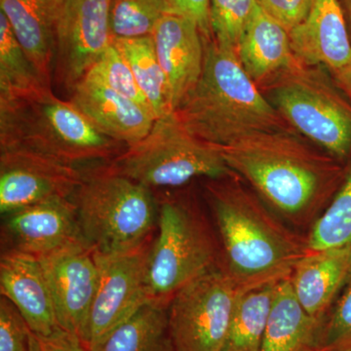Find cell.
<instances>
[{
	"mask_svg": "<svg viewBox=\"0 0 351 351\" xmlns=\"http://www.w3.org/2000/svg\"><path fill=\"white\" fill-rule=\"evenodd\" d=\"M219 149L230 171L298 228L313 226L346 173L339 160L311 147L291 129L254 134Z\"/></svg>",
	"mask_w": 351,
	"mask_h": 351,
	"instance_id": "6da1fadb",
	"label": "cell"
},
{
	"mask_svg": "<svg viewBox=\"0 0 351 351\" xmlns=\"http://www.w3.org/2000/svg\"><path fill=\"white\" fill-rule=\"evenodd\" d=\"M206 195L223 248L221 267L240 292L285 280L308 253L307 237L289 228L234 173L210 180Z\"/></svg>",
	"mask_w": 351,
	"mask_h": 351,
	"instance_id": "7a4b0ae2",
	"label": "cell"
},
{
	"mask_svg": "<svg viewBox=\"0 0 351 351\" xmlns=\"http://www.w3.org/2000/svg\"><path fill=\"white\" fill-rule=\"evenodd\" d=\"M174 112L191 134L219 147L254 134L293 130L247 75L237 51L214 39L205 43L199 82Z\"/></svg>",
	"mask_w": 351,
	"mask_h": 351,
	"instance_id": "3957f363",
	"label": "cell"
},
{
	"mask_svg": "<svg viewBox=\"0 0 351 351\" xmlns=\"http://www.w3.org/2000/svg\"><path fill=\"white\" fill-rule=\"evenodd\" d=\"M125 147L51 88L27 98L0 100V149H23L82 168L108 163Z\"/></svg>",
	"mask_w": 351,
	"mask_h": 351,
	"instance_id": "277c9868",
	"label": "cell"
},
{
	"mask_svg": "<svg viewBox=\"0 0 351 351\" xmlns=\"http://www.w3.org/2000/svg\"><path fill=\"white\" fill-rule=\"evenodd\" d=\"M71 199L82 239L94 252L117 253L152 239L158 219L154 193L107 164L84 168Z\"/></svg>",
	"mask_w": 351,
	"mask_h": 351,
	"instance_id": "5b68a950",
	"label": "cell"
},
{
	"mask_svg": "<svg viewBox=\"0 0 351 351\" xmlns=\"http://www.w3.org/2000/svg\"><path fill=\"white\" fill-rule=\"evenodd\" d=\"M260 89L293 130L337 160L351 156V100L326 69L297 60Z\"/></svg>",
	"mask_w": 351,
	"mask_h": 351,
	"instance_id": "8992f818",
	"label": "cell"
},
{
	"mask_svg": "<svg viewBox=\"0 0 351 351\" xmlns=\"http://www.w3.org/2000/svg\"><path fill=\"white\" fill-rule=\"evenodd\" d=\"M107 164L117 174L151 189H176L191 180L232 174L221 149L184 126L175 112L156 119L151 131Z\"/></svg>",
	"mask_w": 351,
	"mask_h": 351,
	"instance_id": "52a82bcc",
	"label": "cell"
},
{
	"mask_svg": "<svg viewBox=\"0 0 351 351\" xmlns=\"http://www.w3.org/2000/svg\"><path fill=\"white\" fill-rule=\"evenodd\" d=\"M158 203V234L147 265L149 302L169 306L176 293L218 265V244L206 219L189 201L165 197Z\"/></svg>",
	"mask_w": 351,
	"mask_h": 351,
	"instance_id": "ba28073f",
	"label": "cell"
},
{
	"mask_svg": "<svg viewBox=\"0 0 351 351\" xmlns=\"http://www.w3.org/2000/svg\"><path fill=\"white\" fill-rule=\"evenodd\" d=\"M240 293L221 267L180 289L168 306L178 351L223 350Z\"/></svg>",
	"mask_w": 351,
	"mask_h": 351,
	"instance_id": "9c48e42d",
	"label": "cell"
},
{
	"mask_svg": "<svg viewBox=\"0 0 351 351\" xmlns=\"http://www.w3.org/2000/svg\"><path fill=\"white\" fill-rule=\"evenodd\" d=\"M54 75L71 93L113 43L110 0H51Z\"/></svg>",
	"mask_w": 351,
	"mask_h": 351,
	"instance_id": "30bf717a",
	"label": "cell"
},
{
	"mask_svg": "<svg viewBox=\"0 0 351 351\" xmlns=\"http://www.w3.org/2000/svg\"><path fill=\"white\" fill-rule=\"evenodd\" d=\"M152 243L149 239L117 253L94 252L99 281L88 319L85 348L149 302L147 265Z\"/></svg>",
	"mask_w": 351,
	"mask_h": 351,
	"instance_id": "8fae6325",
	"label": "cell"
},
{
	"mask_svg": "<svg viewBox=\"0 0 351 351\" xmlns=\"http://www.w3.org/2000/svg\"><path fill=\"white\" fill-rule=\"evenodd\" d=\"M54 302L58 323L84 345L99 281L93 249L78 240L38 258Z\"/></svg>",
	"mask_w": 351,
	"mask_h": 351,
	"instance_id": "7c38bea8",
	"label": "cell"
},
{
	"mask_svg": "<svg viewBox=\"0 0 351 351\" xmlns=\"http://www.w3.org/2000/svg\"><path fill=\"white\" fill-rule=\"evenodd\" d=\"M0 212L57 198H71L83 179L84 168L23 151L0 149Z\"/></svg>",
	"mask_w": 351,
	"mask_h": 351,
	"instance_id": "4fadbf2b",
	"label": "cell"
},
{
	"mask_svg": "<svg viewBox=\"0 0 351 351\" xmlns=\"http://www.w3.org/2000/svg\"><path fill=\"white\" fill-rule=\"evenodd\" d=\"M157 57L165 76L173 112L199 82L204 66L205 40L193 21L165 14L152 34Z\"/></svg>",
	"mask_w": 351,
	"mask_h": 351,
	"instance_id": "5bb4252c",
	"label": "cell"
},
{
	"mask_svg": "<svg viewBox=\"0 0 351 351\" xmlns=\"http://www.w3.org/2000/svg\"><path fill=\"white\" fill-rule=\"evenodd\" d=\"M3 230L10 249L36 258L83 240L71 198L44 201L4 215Z\"/></svg>",
	"mask_w": 351,
	"mask_h": 351,
	"instance_id": "9a60e30c",
	"label": "cell"
},
{
	"mask_svg": "<svg viewBox=\"0 0 351 351\" xmlns=\"http://www.w3.org/2000/svg\"><path fill=\"white\" fill-rule=\"evenodd\" d=\"M290 34L295 59L331 75L351 64V38L339 0H313L306 19Z\"/></svg>",
	"mask_w": 351,
	"mask_h": 351,
	"instance_id": "2e32d148",
	"label": "cell"
},
{
	"mask_svg": "<svg viewBox=\"0 0 351 351\" xmlns=\"http://www.w3.org/2000/svg\"><path fill=\"white\" fill-rule=\"evenodd\" d=\"M0 292L17 307L38 337L62 329L38 258L13 249L4 251L0 258Z\"/></svg>",
	"mask_w": 351,
	"mask_h": 351,
	"instance_id": "e0dca14e",
	"label": "cell"
},
{
	"mask_svg": "<svg viewBox=\"0 0 351 351\" xmlns=\"http://www.w3.org/2000/svg\"><path fill=\"white\" fill-rule=\"evenodd\" d=\"M71 95L69 101L101 133L125 147L145 138L156 121L151 110L88 76Z\"/></svg>",
	"mask_w": 351,
	"mask_h": 351,
	"instance_id": "ac0fdd59",
	"label": "cell"
},
{
	"mask_svg": "<svg viewBox=\"0 0 351 351\" xmlns=\"http://www.w3.org/2000/svg\"><path fill=\"white\" fill-rule=\"evenodd\" d=\"M351 278V247L309 250L290 276L298 301L311 317L324 321Z\"/></svg>",
	"mask_w": 351,
	"mask_h": 351,
	"instance_id": "d6986e66",
	"label": "cell"
},
{
	"mask_svg": "<svg viewBox=\"0 0 351 351\" xmlns=\"http://www.w3.org/2000/svg\"><path fill=\"white\" fill-rule=\"evenodd\" d=\"M237 54L258 87L297 62L290 34L258 5L242 34Z\"/></svg>",
	"mask_w": 351,
	"mask_h": 351,
	"instance_id": "ffe728a7",
	"label": "cell"
},
{
	"mask_svg": "<svg viewBox=\"0 0 351 351\" xmlns=\"http://www.w3.org/2000/svg\"><path fill=\"white\" fill-rule=\"evenodd\" d=\"M0 12L39 75L51 86L55 57L51 0H0Z\"/></svg>",
	"mask_w": 351,
	"mask_h": 351,
	"instance_id": "44dd1931",
	"label": "cell"
},
{
	"mask_svg": "<svg viewBox=\"0 0 351 351\" xmlns=\"http://www.w3.org/2000/svg\"><path fill=\"white\" fill-rule=\"evenodd\" d=\"M322 323L304 311L289 277L277 284L261 351H313Z\"/></svg>",
	"mask_w": 351,
	"mask_h": 351,
	"instance_id": "7402d4cb",
	"label": "cell"
},
{
	"mask_svg": "<svg viewBox=\"0 0 351 351\" xmlns=\"http://www.w3.org/2000/svg\"><path fill=\"white\" fill-rule=\"evenodd\" d=\"M87 351H178L168 306L149 302L88 346Z\"/></svg>",
	"mask_w": 351,
	"mask_h": 351,
	"instance_id": "603a6c76",
	"label": "cell"
},
{
	"mask_svg": "<svg viewBox=\"0 0 351 351\" xmlns=\"http://www.w3.org/2000/svg\"><path fill=\"white\" fill-rule=\"evenodd\" d=\"M113 44L130 66L154 119H160L173 112L168 101L165 76L157 57L152 36L113 39Z\"/></svg>",
	"mask_w": 351,
	"mask_h": 351,
	"instance_id": "cb8c5ba5",
	"label": "cell"
},
{
	"mask_svg": "<svg viewBox=\"0 0 351 351\" xmlns=\"http://www.w3.org/2000/svg\"><path fill=\"white\" fill-rule=\"evenodd\" d=\"M277 284L240 293L221 351H261Z\"/></svg>",
	"mask_w": 351,
	"mask_h": 351,
	"instance_id": "d4e9b609",
	"label": "cell"
},
{
	"mask_svg": "<svg viewBox=\"0 0 351 351\" xmlns=\"http://www.w3.org/2000/svg\"><path fill=\"white\" fill-rule=\"evenodd\" d=\"M49 88L0 12V100L27 98Z\"/></svg>",
	"mask_w": 351,
	"mask_h": 351,
	"instance_id": "484cf974",
	"label": "cell"
},
{
	"mask_svg": "<svg viewBox=\"0 0 351 351\" xmlns=\"http://www.w3.org/2000/svg\"><path fill=\"white\" fill-rule=\"evenodd\" d=\"M309 250L351 247V162L343 182L307 235Z\"/></svg>",
	"mask_w": 351,
	"mask_h": 351,
	"instance_id": "4316f807",
	"label": "cell"
},
{
	"mask_svg": "<svg viewBox=\"0 0 351 351\" xmlns=\"http://www.w3.org/2000/svg\"><path fill=\"white\" fill-rule=\"evenodd\" d=\"M166 14L164 0H110V27L113 39L152 36Z\"/></svg>",
	"mask_w": 351,
	"mask_h": 351,
	"instance_id": "83f0119b",
	"label": "cell"
},
{
	"mask_svg": "<svg viewBox=\"0 0 351 351\" xmlns=\"http://www.w3.org/2000/svg\"><path fill=\"white\" fill-rule=\"evenodd\" d=\"M258 6V0H211L214 40L237 51Z\"/></svg>",
	"mask_w": 351,
	"mask_h": 351,
	"instance_id": "f1b7e54d",
	"label": "cell"
},
{
	"mask_svg": "<svg viewBox=\"0 0 351 351\" xmlns=\"http://www.w3.org/2000/svg\"><path fill=\"white\" fill-rule=\"evenodd\" d=\"M85 76L106 85L113 91L152 112L144 95L138 86L130 66L114 44L112 43L108 48Z\"/></svg>",
	"mask_w": 351,
	"mask_h": 351,
	"instance_id": "f546056e",
	"label": "cell"
},
{
	"mask_svg": "<svg viewBox=\"0 0 351 351\" xmlns=\"http://www.w3.org/2000/svg\"><path fill=\"white\" fill-rule=\"evenodd\" d=\"M351 350V278L331 314L325 317L313 351Z\"/></svg>",
	"mask_w": 351,
	"mask_h": 351,
	"instance_id": "4dcf8cb0",
	"label": "cell"
},
{
	"mask_svg": "<svg viewBox=\"0 0 351 351\" xmlns=\"http://www.w3.org/2000/svg\"><path fill=\"white\" fill-rule=\"evenodd\" d=\"M0 351H40L38 335L4 295L0 298Z\"/></svg>",
	"mask_w": 351,
	"mask_h": 351,
	"instance_id": "1f68e13d",
	"label": "cell"
},
{
	"mask_svg": "<svg viewBox=\"0 0 351 351\" xmlns=\"http://www.w3.org/2000/svg\"><path fill=\"white\" fill-rule=\"evenodd\" d=\"M166 14L182 16L199 27L205 43L214 39L211 25V0H164Z\"/></svg>",
	"mask_w": 351,
	"mask_h": 351,
	"instance_id": "d6a6232c",
	"label": "cell"
},
{
	"mask_svg": "<svg viewBox=\"0 0 351 351\" xmlns=\"http://www.w3.org/2000/svg\"><path fill=\"white\" fill-rule=\"evenodd\" d=\"M267 15L283 25L288 32L301 24L311 10L313 0H258Z\"/></svg>",
	"mask_w": 351,
	"mask_h": 351,
	"instance_id": "836d02e7",
	"label": "cell"
},
{
	"mask_svg": "<svg viewBox=\"0 0 351 351\" xmlns=\"http://www.w3.org/2000/svg\"><path fill=\"white\" fill-rule=\"evenodd\" d=\"M38 339L40 351H87L80 338L63 329L48 337H38Z\"/></svg>",
	"mask_w": 351,
	"mask_h": 351,
	"instance_id": "e575fe53",
	"label": "cell"
},
{
	"mask_svg": "<svg viewBox=\"0 0 351 351\" xmlns=\"http://www.w3.org/2000/svg\"><path fill=\"white\" fill-rule=\"evenodd\" d=\"M332 75L337 84L351 100V64L336 75Z\"/></svg>",
	"mask_w": 351,
	"mask_h": 351,
	"instance_id": "d590c367",
	"label": "cell"
},
{
	"mask_svg": "<svg viewBox=\"0 0 351 351\" xmlns=\"http://www.w3.org/2000/svg\"><path fill=\"white\" fill-rule=\"evenodd\" d=\"M339 1H341V7H343V13H345L351 38V0H339Z\"/></svg>",
	"mask_w": 351,
	"mask_h": 351,
	"instance_id": "8d00e7d4",
	"label": "cell"
},
{
	"mask_svg": "<svg viewBox=\"0 0 351 351\" xmlns=\"http://www.w3.org/2000/svg\"><path fill=\"white\" fill-rule=\"evenodd\" d=\"M348 351H351V350H348Z\"/></svg>",
	"mask_w": 351,
	"mask_h": 351,
	"instance_id": "74e56055",
	"label": "cell"
}]
</instances>
